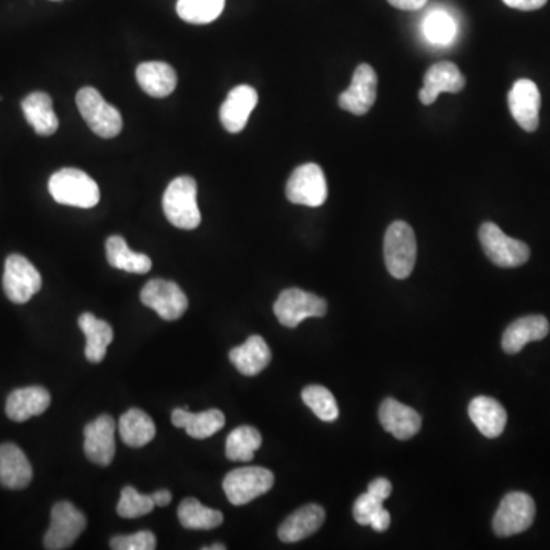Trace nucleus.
I'll return each instance as SVG.
<instances>
[{
  "mask_svg": "<svg viewBox=\"0 0 550 550\" xmlns=\"http://www.w3.org/2000/svg\"><path fill=\"white\" fill-rule=\"evenodd\" d=\"M379 422L387 433L399 440L411 439L422 427L418 411L393 398L385 399L379 407Z\"/></svg>",
  "mask_w": 550,
  "mask_h": 550,
  "instance_id": "dca6fc26",
  "label": "nucleus"
},
{
  "mask_svg": "<svg viewBox=\"0 0 550 550\" xmlns=\"http://www.w3.org/2000/svg\"><path fill=\"white\" fill-rule=\"evenodd\" d=\"M115 421L103 415L85 428V454L91 462L109 466L115 456Z\"/></svg>",
  "mask_w": 550,
  "mask_h": 550,
  "instance_id": "2eb2a0df",
  "label": "nucleus"
},
{
  "mask_svg": "<svg viewBox=\"0 0 550 550\" xmlns=\"http://www.w3.org/2000/svg\"><path fill=\"white\" fill-rule=\"evenodd\" d=\"M141 301L147 308L153 309L162 320L175 321L185 314L188 308L187 295L175 282L150 280L143 291Z\"/></svg>",
  "mask_w": 550,
  "mask_h": 550,
  "instance_id": "f8f14e48",
  "label": "nucleus"
},
{
  "mask_svg": "<svg viewBox=\"0 0 550 550\" xmlns=\"http://www.w3.org/2000/svg\"><path fill=\"white\" fill-rule=\"evenodd\" d=\"M78 326L86 337V358L91 363H101L107 353V347L114 340V330L109 323L85 312L78 318Z\"/></svg>",
  "mask_w": 550,
  "mask_h": 550,
  "instance_id": "cd10ccee",
  "label": "nucleus"
},
{
  "mask_svg": "<svg viewBox=\"0 0 550 550\" xmlns=\"http://www.w3.org/2000/svg\"><path fill=\"white\" fill-rule=\"evenodd\" d=\"M392 7L402 11H418L427 5L428 0H387Z\"/></svg>",
  "mask_w": 550,
  "mask_h": 550,
  "instance_id": "79ce46f5",
  "label": "nucleus"
},
{
  "mask_svg": "<svg viewBox=\"0 0 550 550\" xmlns=\"http://www.w3.org/2000/svg\"><path fill=\"white\" fill-rule=\"evenodd\" d=\"M382 503L384 502L376 499L375 495L370 492L360 495L353 505V517H355L356 523L361 526H370L372 518L384 508Z\"/></svg>",
  "mask_w": 550,
  "mask_h": 550,
  "instance_id": "4c0bfd02",
  "label": "nucleus"
},
{
  "mask_svg": "<svg viewBox=\"0 0 550 550\" xmlns=\"http://www.w3.org/2000/svg\"><path fill=\"white\" fill-rule=\"evenodd\" d=\"M52 2H60V0H52Z\"/></svg>",
  "mask_w": 550,
  "mask_h": 550,
  "instance_id": "a18cd8bd",
  "label": "nucleus"
},
{
  "mask_svg": "<svg viewBox=\"0 0 550 550\" xmlns=\"http://www.w3.org/2000/svg\"><path fill=\"white\" fill-rule=\"evenodd\" d=\"M172 422L175 427L185 428L188 436L207 439L224 428L225 416L217 408L202 413H190L187 408H176L172 413Z\"/></svg>",
  "mask_w": 550,
  "mask_h": 550,
  "instance_id": "a878e982",
  "label": "nucleus"
},
{
  "mask_svg": "<svg viewBox=\"0 0 550 550\" xmlns=\"http://www.w3.org/2000/svg\"><path fill=\"white\" fill-rule=\"evenodd\" d=\"M327 303L324 298L298 288L286 289L279 295L274 305L277 320L286 327H297L301 321L311 317H324Z\"/></svg>",
  "mask_w": 550,
  "mask_h": 550,
  "instance_id": "6e6552de",
  "label": "nucleus"
},
{
  "mask_svg": "<svg viewBox=\"0 0 550 550\" xmlns=\"http://www.w3.org/2000/svg\"><path fill=\"white\" fill-rule=\"evenodd\" d=\"M466 80L454 63L440 62L431 66L424 77V88L419 92V100L430 106L442 92L457 94L465 88Z\"/></svg>",
  "mask_w": 550,
  "mask_h": 550,
  "instance_id": "f3484780",
  "label": "nucleus"
},
{
  "mask_svg": "<svg viewBox=\"0 0 550 550\" xmlns=\"http://www.w3.org/2000/svg\"><path fill=\"white\" fill-rule=\"evenodd\" d=\"M152 499L155 502V506L164 508V506L170 505V502H172V492L167 491V489H161V491H156L155 494H152Z\"/></svg>",
  "mask_w": 550,
  "mask_h": 550,
  "instance_id": "37998d69",
  "label": "nucleus"
},
{
  "mask_svg": "<svg viewBox=\"0 0 550 550\" xmlns=\"http://www.w3.org/2000/svg\"><path fill=\"white\" fill-rule=\"evenodd\" d=\"M225 0H178L176 11L182 20L195 25H205L222 14Z\"/></svg>",
  "mask_w": 550,
  "mask_h": 550,
  "instance_id": "473e14b6",
  "label": "nucleus"
},
{
  "mask_svg": "<svg viewBox=\"0 0 550 550\" xmlns=\"http://www.w3.org/2000/svg\"><path fill=\"white\" fill-rule=\"evenodd\" d=\"M262 445V434L254 427L242 425L231 431L227 439V457L233 462H250Z\"/></svg>",
  "mask_w": 550,
  "mask_h": 550,
  "instance_id": "2f4dec72",
  "label": "nucleus"
},
{
  "mask_svg": "<svg viewBox=\"0 0 550 550\" xmlns=\"http://www.w3.org/2000/svg\"><path fill=\"white\" fill-rule=\"evenodd\" d=\"M33 480V466L17 445H0V485L25 489Z\"/></svg>",
  "mask_w": 550,
  "mask_h": 550,
  "instance_id": "aec40b11",
  "label": "nucleus"
},
{
  "mask_svg": "<svg viewBox=\"0 0 550 550\" xmlns=\"http://www.w3.org/2000/svg\"><path fill=\"white\" fill-rule=\"evenodd\" d=\"M42 288V277L36 266L19 254H13L5 262L4 291L8 300L16 305L28 303Z\"/></svg>",
  "mask_w": 550,
  "mask_h": 550,
  "instance_id": "9b49d317",
  "label": "nucleus"
},
{
  "mask_svg": "<svg viewBox=\"0 0 550 550\" xmlns=\"http://www.w3.org/2000/svg\"><path fill=\"white\" fill-rule=\"evenodd\" d=\"M378 94V75L370 65H360L353 72L352 83L347 91L340 95L341 109L353 115H366L376 101Z\"/></svg>",
  "mask_w": 550,
  "mask_h": 550,
  "instance_id": "ddd939ff",
  "label": "nucleus"
},
{
  "mask_svg": "<svg viewBox=\"0 0 550 550\" xmlns=\"http://www.w3.org/2000/svg\"><path fill=\"white\" fill-rule=\"evenodd\" d=\"M392 491V483H390L387 479H382V477H379V479H375L373 480V482H370L369 489H367V492L375 495L376 499L381 500V502L389 499L390 495H392Z\"/></svg>",
  "mask_w": 550,
  "mask_h": 550,
  "instance_id": "58836bf2",
  "label": "nucleus"
},
{
  "mask_svg": "<svg viewBox=\"0 0 550 550\" xmlns=\"http://www.w3.org/2000/svg\"><path fill=\"white\" fill-rule=\"evenodd\" d=\"M23 115L37 135L51 136L59 129V118L52 107V98L45 92H33L22 101Z\"/></svg>",
  "mask_w": 550,
  "mask_h": 550,
  "instance_id": "bb28decb",
  "label": "nucleus"
},
{
  "mask_svg": "<svg viewBox=\"0 0 550 550\" xmlns=\"http://www.w3.org/2000/svg\"><path fill=\"white\" fill-rule=\"evenodd\" d=\"M77 107L83 120L100 138H115L123 130L120 110L107 103L97 89H80L77 94Z\"/></svg>",
  "mask_w": 550,
  "mask_h": 550,
  "instance_id": "20e7f679",
  "label": "nucleus"
},
{
  "mask_svg": "<svg viewBox=\"0 0 550 550\" xmlns=\"http://www.w3.org/2000/svg\"><path fill=\"white\" fill-rule=\"evenodd\" d=\"M456 20L445 11H433L424 20V34L434 45H450L456 37Z\"/></svg>",
  "mask_w": 550,
  "mask_h": 550,
  "instance_id": "f704fd0d",
  "label": "nucleus"
},
{
  "mask_svg": "<svg viewBox=\"0 0 550 550\" xmlns=\"http://www.w3.org/2000/svg\"><path fill=\"white\" fill-rule=\"evenodd\" d=\"M508 7L520 11H535L543 8L547 0H503Z\"/></svg>",
  "mask_w": 550,
  "mask_h": 550,
  "instance_id": "ea45409f",
  "label": "nucleus"
},
{
  "mask_svg": "<svg viewBox=\"0 0 550 550\" xmlns=\"http://www.w3.org/2000/svg\"><path fill=\"white\" fill-rule=\"evenodd\" d=\"M509 110L518 126L526 132H535L540 124L541 95L534 81H515L508 95Z\"/></svg>",
  "mask_w": 550,
  "mask_h": 550,
  "instance_id": "4468645a",
  "label": "nucleus"
},
{
  "mask_svg": "<svg viewBox=\"0 0 550 550\" xmlns=\"http://www.w3.org/2000/svg\"><path fill=\"white\" fill-rule=\"evenodd\" d=\"M155 508L152 495L140 494L133 486H126L121 491L117 512L123 518H140L150 514Z\"/></svg>",
  "mask_w": 550,
  "mask_h": 550,
  "instance_id": "c9c22d12",
  "label": "nucleus"
},
{
  "mask_svg": "<svg viewBox=\"0 0 550 550\" xmlns=\"http://www.w3.org/2000/svg\"><path fill=\"white\" fill-rule=\"evenodd\" d=\"M468 415L480 433L489 439H495L505 431L508 415L499 401L489 396H477L470 402Z\"/></svg>",
  "mask_w": 550,
  "mask_h": 550,
  "instance_id": "412c9836",
  "label": "nucleus"
},
{
  "mask_svg": "<svg viewBox=\"0 0 550 550\" xmlns=\"http://www.w3.org/2000/svg\"><path fill=\"white\" fill-rule=\"evenodd\" d=\"M231 363L245 376L259 375L271 363V349L260 335L248 338L230 352Z\"/></svg>",
  "mask_w": 550,
  "mask_h": 550,
  "instance_id": "393cba45",
  "label": "nucleus"
},
{
  "mask_svg": "<svg viewBox=\"0 0 550 550\" xmlns=\"http://www.w3.org/2000/svg\"><path fill=\"white\" fill-rule=\"evenodd\" d=\"M178 517L182 528L191 529V531H210L224 523L222 512L207 508L193 497H188L179 505Z\"/></svg>",
  "mask_w": 550,
  "mask_h": 550,
  "instance_id": "7c9ffc66",
  "label": "nucleus"
},
{
  "mask_svg": "<svg viewBox=\"0 0 550 550\" xmlns=\"http://www.w3.org/2000/svg\"><path fill=\"white\" fill-rule=\"evenodd\" d=\"M479 239L486 257L500 268H517L525 265L531 257V250L525 242L506 236L492 222H485L480 227Z\"/></svg>",
  "mask_w": 550,
  "mask_h": 550,
  "instance_id": "39448f33",
  "label": "nucleus"
},
{
  "mask_svg": "<svg viewBox=\"0 0 550 550\" xmlns=\"http://www.w3.org/2000/svg\"><path fill=\"white\" fill-rule=\"evenodd\" d=\"M326 520V512L321 506L306 505L289 515L279 528V538L283 543H297L318 531Z\"/></svg>",
  "mask_w": 550,
  "mask_h": 550,
  "instance_id": "5701e85b",
  "label": "nucleus"
},
{
  "mask_svg": "<svg viewBox=\"0 0 550 550\" xmlns=\"http://www.w3.org/2000/svg\"><path fill=\"white\" fill-rule=\"evenodd\" d=\"M418 243L415 231L407 222H393L384 237L385 266L398 280L407 279L415 269Z\"/></svg>",
  "mask_w": 550,
  "mask_h": 550,
  "instance_id": "7ed1b4c3",
  "label": "nucleus"
},
{
  "mask_svg": "<svg viewBox=\"0 0 550 550\" xmlns=\"http://www.w3.org/2000/svg\"><path fill=\"white\" fill-rule=\"evenodd\" d=\"M110 547L115 550H153L156 549V537L153 532L140 531L126 537H114Z\"/></svg>",
  "mask_w": 550,
  "mask_h": 550,
  "instance_id": "e433bc0d",
  "label": "nucleus"
},
{
  "mask_svg": "<svg viewBox=\"0 0 550 550\" xmlns=\"http://www.w3.org/2000/svg\"><path fill=\"white\" fill-rule=\"evenodd\" d=\"M51 404V395L43 387H26L14 390L7 399L8 418L14 422H25L34 416L42 415Z\"/></svg>",
  "mask_w": 550,
  "mask_h": 550,
  "instance_id": "4be33fe9",
  "label": "nucleus"
},
{
  "mask_svg": "<svg viewBox=\"0 0 550 550\" xmlns=\"http://www.w3.org/2000/svg\"><path fill=\"white\" fill-rule=\"evenodd\" d=\"M136 80L146 94L155 98L169 97L178 85L175 69L162 62L141 63L136 68Z\"/></svg>",
  "mask_w": 550,
  "mask_h": 550,
  "instance_id": "b1692460",
  "label": "nucleus"
},
{
  "mask_svg": "<svg viewBox=\"0 0 550 550\" xmlns=\"http://www.w3.org/2000/svg\"><path fill=\"white\" fill-rule=\"evenodd\" d=\"M257 101H259V95L251 86L242 85L231 89L227 100L220 107V123L228 132H242L248 123L251 112L257 106Z\"/></svg>",
  "mask_w": 550,
  "mask_h": 550,
  "instance_id": "a211bd4d",
  "label": "nucleus"
},
{
  "mask_svg": "<svg viewBox=\"0 0 550 550\" xmlns=\"http://www.w3.org/2000/svg\"><path fill=\"white\" fill-rule=\"evenodd\" d=\"M121 439L127 447H146L155 439L156 427L147 413L140 408H130L118 422Z\"/></svg>",
  "mask_w": 550,
  "mask_h": 550,
  "instance_id": "c85d7f7f",
  "label": "nucleus"
},
{
  "mask_svg": "<svg viewBox=\"0 0 550 550\" xmlns=\"http://www.w3.org/2000/svg\"><path fill=\"white\" fill-rule=\"evenodd\" d=\"M49 193L55 202L77 208H94L100 202L97 182L77 169H62L49 179Z\"/></svg>",
  "mask_w": 550,
  "mask_h": 550,
  "instance_id": "f03ea898",
  "label": "nucleus"
},
{
  "mask_svg": "<svg viewBox=\"0 0 550 550\" xmlns=\"http://www.w3.org/2000/svg\"><path fill=\"white\" fill-rule=\"evenodd\" d=\"M301 398L321 421L334 422L340 416L337 399L323 385H309L301 392Z\"/></svg>",
  "mask_w": 550,
  "mask_h": 550,
  "instance_id": "72a5a7b5",
  "label": "nucleus"
},
{
  "mask_svg": "<svg viewBox=\"0 0 550 550\" xmlns=\"http://www.w3.org/2000/svg\"><path fill=\"white\" fill-rule=\"evenodd\" d=\"M550 324L543 315H529L509 324L502 338V347L509 355L521 352L526 344L541 341L549 334Z\"/></svg>",
  "mask_w": 550,
  "mask_h": 550,
  "instance_id": "6ab92c4d",
  "label": "nucleus"
},
{
  "mask_svg": "<svg viewBox=\"0 0 550 550\" xmlns=\"http://www.w3.org/2000/svg\"><path fill=\"white\" fill-rule=\"evenodd\" d=\"M274 474L262 466H245L231 471L224 480L228 502L234 506L248 505L274 486Z\"/></svg>",
  "mask_w": 550,
  "mask_h": 550,
  "instance_id": "0eeeda50",
  "label": "nucleus"
},
{
  "mask_svg": "<svg viewBox=\"0 0 550 550\" xmlns=\"http://www.w3.org/2000/svg\"><path fill=\"white\" fill-rule=\"evenodd\" d=\"M535 502L526 492H509L500 503L492 520V528L499 537H512L528 531L535 520Z\"/></svg>",
  "mask_w": 550,
  "mask_h": 550,
  "instance_id": "423d86ee",
  "label": "nucleus"
},
{
  "mask_svg": "<svg viewBox=\"0 0 550 550\" xmlns=\"http://www.w3.org/2000/svg\"><path fill=\"white\" fill-rule=\"evenodd\" d=\"M86 517L72 503H55L51 512V526L43 546L48 550L69 549L85 531Z\"/></svg>",
  "mask_w": 550,
  "mask_h": 550,
  "instance_id": "9d476101",
  "label": "nucleus"
},
{
  "mask_svg": "<svg viewBox=\"0 0 550 550\" xmlns=\"http://www.w3.org/2000/svg\"><path fill=\"white\" fill-rule=\"evenodd\" d=\"M390 523H392V517H390L389 511L382 508L375 517L370 521V526H372L375 531L384 532L390 528Z\"/></svg>",
  "mask_w": 550,
  "mask_h": 550,
  "instance_id": "a19ab883",
  "label": "nucleus"
},
{
  "mask_svg": "<svg viewBox=\"0 0 550 550\" xmlns=\"http://www.w3.org/2000/svg\"><path fill=\"white\" fill-rule=\"evenodd\" d=\"M196 196L198 185L190 176H179L170 182L162 199V208L170 224L181 230H195L201 225V211Z\"/></svg>",
  "mask_w": 550,
  "mask_h": 550,
  "instance_id": "f257e3e1",
  "label": "nucleus"
},
{
  "mask_svg": "<svg viewBox=\"0 0 550 550\" xmlns=\"http://www.w3.org/2000/svg\"><path fill=\"white\" fill-rule=\"evenodd\" d=\"M286 198L292 204L321 207L327 199V182L320 165L305 164L295 169L286 184Z\"/></svg>",
  "mask_w": 550,
  "mask_h": 550,
  "instance_id": "1a4fd4ad",
  "label": "nucleus"
},
{
  "mask_svg": "<svg viewBox=\"0 0 550 550\" xmlns=\"http://www.w3.org/2000/svg\"><path fill=\"white\" fill-rule=\"evenodd\" d=\"M107 262L121 271L132 274H147L152 269V260L146 254L133 253L121 236H112L106 242Z\"/></svg>",
  "mask_w": 550,
  "mask_h": 550,
  "instance_id": "c756f323",
  "label": "nucleus"
},
{
  "mask_svg": "<svg viewBox=\"0 0 550 550\" xmlns=\"http://www.w3.org/2000/svg\"><path fill=\"white\" fill-rule=\"evenodd\" d=\"M227 547L224 544H214V546L204 547V550H225Z\"/></svg>",
  "mask_w": 550,
  "mask_h": 550,
  "instance_id": "c03bdc74",
  "label": "nucleus"
}]
</instances>
